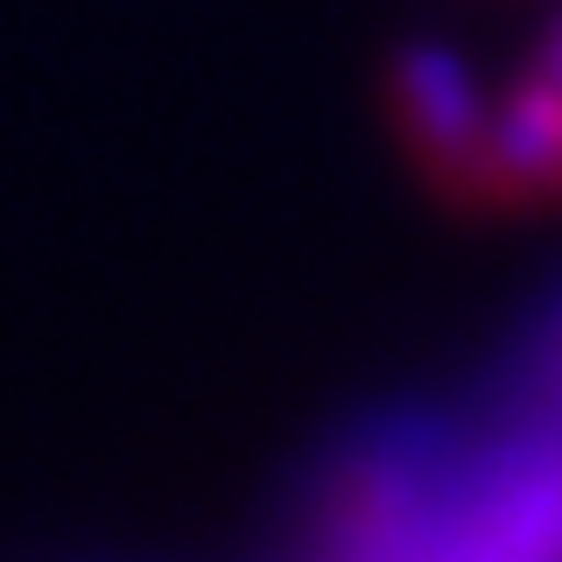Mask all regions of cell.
<instances>
[{"label":"cell","instance_id":"obj_1","mask_svg":"<svg viewBox=\"0 0 562 562\" xmlns=\"http://www.w3.org/2000/svg\"><path fill=\"white\" fill-rule=\"evenodd\" d=\"M401 105H408L415 134L443 155L450 169H471L479 162V140H485V105L471 92L464 64L457 57H415L401 70Z\"/></svg>","mask_w":562,"mask_h":562},{"label":"cell","instance_id":"obj_2","mask_svg":"<svg viewBox=\"0 0 562 562\" xmlns=\"http://www.w3.org/2000/svg\"><path fill=\"white\" fill-rule=\"evenodd\" d=\"M541 78H555V85H562V22H555V35H549V57H541Z\"/></svg>","mask_w":562,"mask_h":562}]
</instances>
